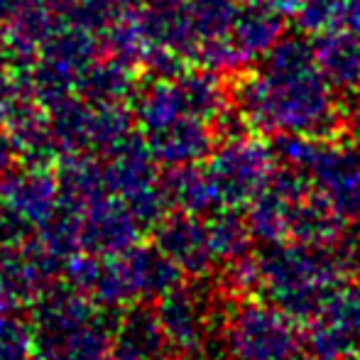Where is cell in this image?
<instances>
[{
    "label": "cell",
    "instance_id": "1",
    "mask_svg": "<svg viewBox=\"0 0 360 360\" xmlns=\"http://www.w3.org/2000/svg\"><path fill=\"white\" fill-rule=\"evenodd\" d=\"M260 277L272 302L297 321H311L348 280L333 245L297 243L272 248L260 262Z\"/></svg>",
    "mask_w": 360,
    "mask_h": 360
},
{
    "label": "cell",
    "instance_id": "2",
    "mask_svg": "<svg viewBox=\"0 0 360 360\" xmlns=\"http://www.w3.org/2000/svg\"><path fill=\"white\" fill-rule=\"evenodd\" d=\"M360 348V277L341 285L309 321L304 353L309 360H348Z\"/></svg>",
    "mask_w": 360,
    "mask_h": 360
},
{
    "label": "cell",
    "instance_id": "3",
    "mask_svg": "<svg viewBox=\"0 0 360 360\" xmlns=\"http://www.w3.org/2000/svg\"><path fill=\"white\" fill-rule=\"evenodd\" d=\"M238 351L245 360H299L304 333L280 307H250L238 323Z\"/></svg>",
    "mask_w": 360,
    "mask_h": 360
},
{
    "label": "cell",
    "instance_id": "4",
    "mask_svg": "<svg viewBox=\"0 0 360 360\" xmlns=\"http://www.w3.org/2000/svg\"><path fill=\"white\" fill-rule=\"evenodd\" d=\"M316 176L336 214L360 221V160H323Z\"/></svg>",
    "mask_w": 360,
    "mask_h": 360
},
{
    "label": "cell",
    "instance_id": "5",
    "mask_svg": "<svg viewBox=\"0 0 360 360\" xmlns=\"http://www.w3.org/2000/svg\"><path fill=\"white\" fill-rule=\"evenodd\" d=\"M356 360H360V348H358V351H356Z\"/></svg>",
    "mask_w": 360,
    "mask_h": 360
}]
</instances>
